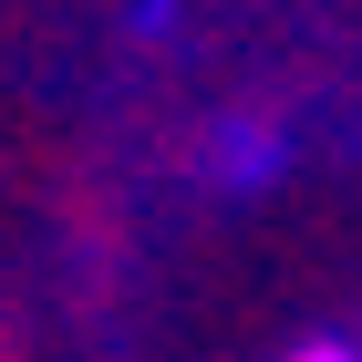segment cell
Instances as JSON below:
<instances>
[{
	"mask_svg": "<svg viewBox=\"0 0 362 362\" xmlns=\"http://www.w3.org/2000/svg\"><path fill=\"white\" fill-rule=\"evenodd\" d=\"M290 362H362V352H352V341H300Z\"/></svg>",
	"mask_w": 362,
	"mask_h": 362,
	"instance_id": "1",
	"label": "cell"
},
{
	"mask_svg": "<svg viewBox=\"0 0 362 362\" xmlns=\"http://www.w3.org/2000/svg\"><path fill=\"white\" fill-rule=\"evenodd\" d=\"M0 362H11V341H0Z\"/></svg>",
	"mask_w": 362,
	"mask_h": 362,
	"instance_id": "2",
	"label": "cell"
}]
</instances>
